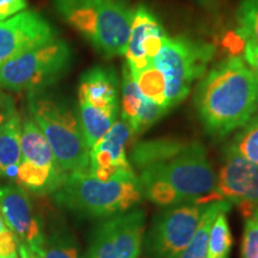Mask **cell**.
<instances>
[{"instance_id":"5b68a950","label":"cell","mask_w":258,"mask_h":258,"mask_svg":"<svg viewBox=\"0 0 258 258\" xmlns=\"http://www.w3.org/2000/svg\"><path fill=\"white\" fill-rule=\"evenodd\" d=\"M140 179L163 180L179 194L184 203L208 205L217 185V175L200 143L186 144L171 159L140 171Z\"/></svg>"},{"instance_id":"44dd1931","label":"cell","mask_w":258,"mask_h":258,"mask_svg":"<svg viewBox=\"0 0 258 258\" xmlns=\"http://www.w3.org/2000/svg\"><path fill=\"white\" fill-rule=\"evenodd\" d=\"M21 134L22 125L17 114L0 125V176H5L10 167L21 163Z\"/></svg>"},{"instance_id":"7402d4cb","label":"cell","mask_w":258,"mask_h":258,"mask_svg":"<svg viewBox=\"0 0 258 258\" xmlns=\"http://www.w3.org/2000/svg\"><path fill=\"white\" fill-rule=\"evenodd\" d=\"M132 74L143 96L169 111L166 102V79L163 72L151 62L143 70Z\"/></svg>"},{"instance_id":"d4e9b609","label":"cell","mask_w":258,"mask_h":258,"mask_svg":"<svg viewBox=\"0 0 258 258\" xmlns=\"http://www.w3.org/2000/svg\"><path fill=\"white\" fill-rule=\"evenodd\" d=\"M38 258H82L78 244L66 231L44 234L43 245Z\"/></svg>"},{"instance_id":"3957f363","label":"cell","mask_w":258,"mask_h":258,"mask_svg":"<svg viewBox=\"0 0 258 258\" xmlns=\"http://www.w3.org/2000/svg\"><path fill=\"white\" fill-rule=\"evenodd\" d=\"M54 6L104 55H124L133 11L120 0H54Z\"/></svg>"},{"instance_id":"484cf974","label":"cell","mask_w":258,"mask_h":258,"mask_svg":"<svg viewBox=\"0 0 258 258\" xmlns=\"http://www.w3.org/2000/svg\"><path fill=\"white\" fill-rule=\"evenodd\" d=\"M228 145L239 156L258 165V114L240 128Z\"/></svg>"},{"instance_id":"4316f807","label":"cell","mask_w":258,"mask_h":258,"mask_svg":"<svg viewBox=\"0 0 258 258\" xmlns=\"http://www.w3.org/2000/svg\"><path fill=\"white\" fill-rule=\"evenodd\" d=\"M235 18L238 36L258 46V0H241Z\"/></svg>"},{"instance_id":"52a82bcc","label":"cell","mask_w":258,"mask_h":258,"mask_svg":"<svg viewBox=\"0 0 258 258\" xmlns=\"http://www.w3.org/2000/svg\"><path fill=\"white\" fill-rule=\"evenodd\" d=\"M71 49L60 38L38 44L0 67V86L31 93L56 82L70 66Z\"/></svg>"},{"instance_id":"4fadbf2b","label":"cell","mask_w":258,"mask_h":258,"mask_svg":"<svg viewBox=\"0 0 258 258\" xmlns=\"http://www.w3.org/2000/svg\"><path fill=\"white\" fill-rule=\"evenodd\" d=\"M166 34L150 9L139 5L133 11L131 35L124 55L132 73L143 70L158 55Z\"/></svg>"},{"instance_id":"d6986e66","label":"cell","mask_w":258,"mask_h":258,"mask_svg":"<svg viewBox=\"0 0 258 258\" xmlns=\"http://www.w3.org/2000/svg\"><path fill=\"white\" fill-rule=\"evenodd\" d=\"M118 110L96 108L86 102L79 101V122L86 145L91 150L106 132L111 128L117 117Z\"/></svg>"},{"instance_id":"f1b7e54d","label":"cell","mask_w":258,"mask_h":258,"mask_svg":"<svg viewBox=\"0 0 258 258\" xmlns=\"http://www.w3.org/2000/svg\"><path fill=\"white\" fill-rule=\"evenodd\" d=\"M27 9L25 0H0V22Z\"/></svg>"},{"instance_id":"30bf717a","label":"cell","mask_w":258,"mask_h":258,"mask_svg":"<svg viewBox=\"0 0 258 258\" xmlns=\"http://www.w3.org/2000/svg\"><path fill=\"white\" fill-rule=\"evenodd\" d=\"M209 201L230 202L238 207L244 219L253 215L258 211V165L226 145L217 185Z\"/></svg>"},{"instance_id":"277c9868","label":"cell","mask_w":258,"mask_h":258,"mask_svg":"<svg viewBox=\"0 0 258 258\" xmlns=\"http://www.w3.org/2000/svg\"><path fill=\"white\" fill-rule=\"evenodd\" d=\"M32 118L48 140L54 157L64 173L83 172L90 166V148L79 117L66 103L34 92L29 97Z\"/></svg>"},{"instance_id":"e0dca14e","label":"cell","mask_w":258,"mask_h":258,"mask_svg":"<svg viewBox=\"0 0 258 258\" xmlns=\"http://www.w3.org/2000/svg\"><path fill=\"white\" fill-rule=\"evenodd\" d=\"M186 143L176 139H157L135 145L129 154V163L139 171L163 163L178 154Z\"/></svg>"},{"instance_id":"6da1fadb","label":"cell","mask_w":258,"mask_h":258,"mask_svg":"<svg viewBox=\"0 0 258 258\" xmlns=\"http://www.w3.org/2000/svg\"><path fill=\"white\" fill-rule=\"evenodd\" d=\"M194 102L208 135L224 139L258 111V77L244 59L231 56L203 77Z\"/></svg>"},{"instance_id":"e575fe53","label":"cell","mask_w":258,"mask_h":258,"mask_svg":"<svg viewBox=\"0 0 258 258\" xmlns=\"http://www.w3.org/2000/svg\"><path fill=\"white\" fill-rule=\"evenodd\" d=\"M0 258H18L17 251H16V252H12V253L8 254V256H0Z\"/></svg>"},{"instance_id":"9c48e42d","label":"cell","mask_w":258,"mask_h":258,"mask_svg":"<svg viewBox=\"0 0 258 258\" xmlns=\"http://www.w3.org/2000/svg\"><path fill=\"white\" fill-rule=\"evenodd\" d=\"M145 228L143 209L105 218L93 228L86 258H138L143 250Z\"/></svg>"},{"instance_id":"7a4b0ae2","label":"cell","mask_w":258,"mask_h":258,"mask_svg":"<svg viewBox=\"0 0 258 258\" xmlns=\"http://www.w3.org/2000/svg\"><path fill=\"white\" fill-rule=\"evenodd\" d=\"M54 195L60 207L85 218L105 219L133 209L144 198L134 169L123 170L109 180L90 171L67 173Z\"/></svg>"},{"instance_id":"8fae6325","label":"cell","mask_w":258,"mask_h":258,"mask_svg":"<svg viewBox=\"0 0 258 258\" xmlns=\"http://www.w3.org/2000/svg\"><path fill=\"white\" fill-rule=\"evenodd\" d=\"M0 211L18 244L27 245L40 256L44 240L43 226L25 189L15 184L0 186Z\"/></svg>"},{"instance_id":"f546056e","label":"cell","mask_w":258,"mask_h":258,"mask_svg":"<svg viewBox=\"0 0 258 258\" xmlns=\"http://www.w3.org/2000/svg\"><path fill=\"white\" fill-rule=\"evenodd\" d=\"M16 115L15 102L8 93L0 91V125Z\"/></svg>"},{"instance_id":"8992f818","label":"cell","mask_w":258,"mask_h":258,"mask_svg":"<svg viewBox=\"0 0 258 258\" xmlns=\"http://www.w3.org/2000/svg\"><path fill=\"white\" fill-rule=\"evenodd\" d=\"M213 55L214 46L211 43L184 36H166L152 63L166 79L169 110L186 98L192 83L205 74Z\"/></svg>"},{"instance_id":"83f0119b","label":"cell","mask_w":258,"mask_h":258,"mask_svg":"<svg viewBox=\"0 0 258 258\" xmlns=\"http://www.w3.org/2000/svg\"><path fill=\"white\" fill-rule=\"evenodd\" d=\"M240 258H258V211L245 219Z\"/></svg>"},{"instance_id":"cb8c5ba5","label":"cell","mask_w":258,"mask_h":258,"mask_svg":"<svg viewBox=\"0 0 258 258\" xmlns=\"http://www.w3.org/2000/svg\"><path fill=\"white\" fill-rule=\"evenodd\" d=\"M228 212L219 213L209 228L207 258H230L233 239L227 220Z\"/></svg>"},{"instance_id":"d6a6232c","label":"cell","mask_w":258,"mask_h":258,"mask_svg":"<svg viewBox=\"0 0 258 258\" xmlns=\"http://www.w3.org/2000/svg\"><path fill=\"white\" fill-rule=\"evenodd\" d=\"M18 250H19V256H21V258H38L36 254L29 249L27 245L18 244Z\"/></svg>"},{"instance_id":"ba28073f","label":"cell","mask_w":258,"mask_h":258,"mask_svg":"<svg viewBox=\"0 0 258 258\" xmlns=\"http://www.w3.org/2000/svg\"><path fill=\"white\" fill-rule=\"evenodd\" d=\"M207 205L180 203L166 207L144 235L146 258H177L195 233Z\"/></svg>"},{"instance_id":"1f68e13d","label":"cell","mask_w":258,"mask_h":258,"mask_svg":"<svg viewBox=\"0 0 258 258\" xmlns=\"http://www.w3.org/2000/svg\"><path fill=\"white\" fill-rule=\"evenodd\" d=\"M249 66L252 69V71L256 73L258 77V46L252 43L250 41H245V47H244V57Z\"/></svg>"},{"instance_id":"5bb4252c","label":"cell","mask_w":258,"mask_h":258,"mask_svg":"<svg viewBox=\"0 0 258 258\" xmlns=\"http://www.w3.org/2000/svg\"><path fill=\"white\" fill-rule=\"evenodd\" d=\"M131 128L122 120L115 121L104 137L90 150L89 171L101 180H109L123 170L133 169L127 157Z\"/></svg>"},{"instance_id":"ac0fdd59","label":"cell","mask_w":258,"mask_h":258,"mask_svg":"<svg viewBox=\"0 0 258 258\" xmlns=\"http://www.w3.org/2000/svg\"><path fill=\"white\" fill-rule=\"evenodd\" d=\"M64 173L60 169H44L21 161L18 165L16 182L23 189L36 194H54L62 184Z\"/></svg>"},{"instance_id":"7c38bea8","label":"cell","mask_w":258,"mask_h":258,"mask_svg":"<svg viewBox=\"0 0 258 258\" xmlns=\"http://www.w3.org/2000/svg\"><path fill=\"white\" fill-rule=\"evenodd\" d=\"M55 38L51 25L34 11L0 22V67L31 48Z\"/></svg>"},{"instance_id":"2e32d148","label":"cell","mask_w":258,"mask_h":258,"mask_svg":"<svg viewBox=\"0 0 258 258\" xmlns=\"http://www.w3.org/2000/svg\"><path fill=\"white\" fill-rule=\"evenodd\" d=\"M21 161L44 169H60L50 145L34 118H27L22 125Z\"/></svg>"},{"instance_id":"4dcf8cb0","label":"cell","mask_w":258,"mask_h":258,"mask_svg":"<svg viewBox=\"0 0 258 258\" xmlns=\"http://www.w3.org/2000/svg\"><path fill=\"white\" fill-rule=\"evenodd\" d=\"M18 249V240L11 231H6L0 233V256H8V254L16 252Z\"/></svg>"},{"instance_id":"9a60e30c","label":"cell","mask_w":258,"mask_h":258,"mask_svg":"<svg viewBox=\"0 0 258 258\" xmlns=\"http://www.w3.org/2000/svg\"><path fill=\"white\" fill-rule=\"evenodd\" d=\"M78 96L79 101L96 108L118 110V82L114 71L97 66L84 73Z\"/></svg>"},{"instance_id":"ffe728a7","label":"cell","mask_w":258,"mask_h":258,"mask_svg":"<svg viewBox=\"0 0 258 258\" xmlns=\"http://www.w3.org/2000/svg\"><path fill=\"white\" fill-rule=\"evenodd\" d=\"M231 203L226 201L208 203L192 238L177 258H207L209 228L219 213L221 211H231Z\"/></svg>"},{"instance_id":"603a6c76","label":"cell","mask_w":258,"mask_h":258,"mask_svg":"<svg viewBox=\"0 0 258 258\" xmlns=\"http://www.w3.org/2000/svg\"><path fill=\"white\" fill-rule=\"evenodd\" d=\"M145 101L146 97L140 92L128 64L124 63L122 71V120L129 125L132 134Z\"/></svg>"},{"instance_id":"836d02e7","label":"cell","mask_w":258,"mask_h":258,"mask_svg":"<svg viewBox=\"0 0 258 258\" xmlns=\"http://www.w3.org/2000/svg\"><path fill=\"white\" fill-rule=\"evenodd\" d=\"M6 231H9V227L6 226L4 217H3L2 211H0V233H4V232H6Z\"/></svg>"}]
</instances>
